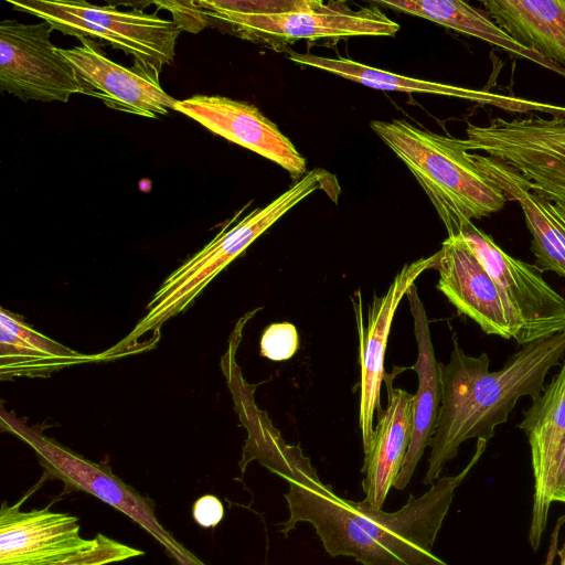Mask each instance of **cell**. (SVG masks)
<instances>
[{
    "label": "cell",
    "instance_id": "cell-1",
    "mask_svg": "<svg viewBox=\"0 0 565 565\" xmlns=\"http://www.w3.org/2000/svg\"><path fill=\"white\" fill-rule=\"evenodd\" d=\"M477 439L468 465L456 476L436 480L428 491L396 512L372 508L366 501L340 498L316 470L288 481L285 494L289 518L279 530L288 535L299 522L310 523L326 552L353 557L362 565H448L433 545L454 499L455 490L486 450Z\"/></svg>",
    "mask_w": 565,
    "mask_h": 565
},
{
    "label": "cell",
    "instance_id": "cell-2",
    "mask_svg": "<svg viewBox=\"0 0 565 565\" xmlns=\"http://www.w3.org/2000/svg\"><path fill=\"white\" fill-rule=\"evenodd\" d=\"M564 356L565 331L522 345L502 369L490 372L486 352L467 355L454 339L449 362L440 364L441 405L424 483L439 479L463 441H489L521 397L542 393L547 373Z\"/></svg>",
    "mask_w": 565,
    "mask_h": 565
},
{
    "label": "cell",
    "instance_id": "cell-3",
    "mask_svg": "<svg viewBox=\"0 0 565 565\" xmlns=\"http://www.w3.org/2000/svg\"><path fill=\"white\" fill-rule=\"evenodd\" d=\"M370 125L424 189L448 236L458 235L472 220L501 211L508 202L459 139L419 129L404 119Z\"/></svg>",
    "mask_w": 565,
    "mask_h": 565
},
{
    "label": "cell",
    "instance_id": "cell-4",
    "mask_svg": "<svg viewBox=\"0 0 565 565\" xmlns=\"http://www.w3.org/2000/svg\"><path fill=\"white\" fill-rule=\"evenodd\" d=\"M203 17L236 36L280 51L298 40L338 41L353 36H392L399 24L377 7L351 8L344 1L201 0Z\"/></svg>",
    "mask_w": 565,
    "mask_h": 565
},
{
    "label": "cell",
    "instance_id": "cell-5",
    "mask_svg": "<svg viewBox=\"0 0 565 565\" xmlns=\"http://www.w3.org/2000/svg\"><path fill=\"white\" fill-rule=\"evenodd\" d=\"M333 179L322 169L308 171L287 191L263 209L252 211L230 230H222L209 244L171 273L147 305L146 315L131 332L108 352L134 345L139 337L158 331L186 309L206 285L275 222L308 195Z\"/></svg>",
    "mask_w": 565,
    "mask_h": 565
},
{
    "label": "cell",
    "instance_id": "cell-6",
    "mask_svg": "<svg viewBox=\"0 0 565 565\" xmlns=\"http://www.w3.org/2000/svg\"><path fill=\"white\" fill-rule=\"evenodd\" d=\"M0 422L2 430L34 451L44 479L63 482V494L86 492L126 514L159 542L177 565H206L160 523L153 502L118 478L108 465L84 458L4 409Z\"/></svg>",
    "mask_w": 565,
    "mask_h": 565
},
{
    "label": "cell",
    "instance_id": "cell-7",
    "mask_svg": "<svg viewBox=\"0 0 565 565\" xmlns=\"http://www.w3.org/2000/svg\"><path fill=\"white\" fill-rule=\"evenodd\" d=\"M13 10L50 23L77 39H98L132 56L134 62L159 72L175 54L179 25L154 13L116 6H95L83 0H7Z\"/></svg>",
    "mask_w": 565,
    "mask_h": 565
},
{
    "label": "cell",
    "instance_id": "cell-8",
    "mask_svg": "<svg viewBox=\"0 0 565 565\" xmlns=\"http://www.w3.org/2000/svg\"><path fill=\"white\" fill-rule=\"evenodd\" d=\"M21 505L1 504L0 565H108L145 554L102 533L83 537L72 514Z\"/></svg>",
    "mask_w": 565,
    "mask_h": 565
},
{
    "label": "cell",
    "instance_id": "cell-9",
    "mask_svg": "<svg viewBox=\"0 0 565 565\" xmlns=\"http://www.w3.org/2000/svg\"><path fill=\"white\" fill-rule=\"evenodd\" d=\"M527 115L494 117L486 126L468 122L459 143L507 164L529 190L565 205V118Z\"/></svg>",
    "mask_w": 565,
    "mask_h": 565
},
{
    "label": "cell",
    "instance_id": "cell-10",
    "mask_svg": "<svg viewBox=\"0 0 565 565\" xmlns=\"http://www.w3.org/2000/svg\"><path fill=\"white\" fill-rule=\"evenodd\" d=\"M54 29L45 21L0 22V88L26 100L67 102L82 94L72 64L50 40Z\"/></svg>",
    "mask_w": 565,
    "mask_h": 565
},
{
    "label": "cell",
    "instance_id": "cell-11",
    "mask_svg": "<svg viewBox=\"0 0 565 565\" xmlns=\"http://www.w3.org/2000/svg\"><path fill=\"white\" fill-rule=\"evenodd\" d=\"M436 253V287L449 302L487 334L524 345L521 316L466 242L459 235L448 236Z\"/></svg>",
    "mask_w": 565,
    "mask_h": 565
},
{
    "label": "cell",
    "instance_id": "cell-12",
    "mask_svg": "<svg viewBox=\"0 0 565 565\" xmlns=\"http://www.w3.org/2000/svg\"><path fill=\"white\" fill-rule=\"evenodd\" d=\"M458 235L521 316L525 344L565 331V298L544 280L543 270L507 254L473 223Z\"/></svg>",
    "mask_w": 565,
    "mask_h": 565
},
{
    "label": "cell",
    "instance_id": "cell-13",
    "mask_svg": "<svg viewBox=\"0 0 565 565\" xmlns=\"http://www.w3.org/2000/svg\"><path fill=\"white\" fill-rule=\"evenodd\" d=\"M437 253L406 264L392 280L382 296H374L363 315L360 290L352 297L360 343V406L359 427L364 454L372 445L375 418L383 413L381 386L383 384L384 356L395 311L415 280L426 270L434 269Z\"/></svg>",
    "mask_w": 565,
    "mask_h": 565
},
{
    "label": "cell",
    "instance_id": "cell-14",
    "mask_svg": "<svg viewBox=\"0 0 565 565\" xmlns=\"http://www.w3.org/2000/svg\"><path fill=\"white\" fill-rule=\"evenodd\" d=\"M78 40L79 45L60 52L74 67L82 94L111 109L147 118L174 110L177 99L161 87L158 70L137 62L124 67L109 60L94 40Z\"/></svg>",
    "mask_w": 565,
    "mask_h": 565
},
{
    "label": "cell",
    "instance_id": "cell-15",
    "mask_svg": "<svg viewBox=\"0 0 565 565\" xmlns=\"http://www.w3.org/2000/svg\"><path fill=\"white\" fill-rule=\"evenodd\" d=\"M174 110L210 131L252 150L299 180L307 173L306 159L278 127L254 105L218 95H194L177 100Z\"/></svg>",
    "mask_w": 565,
    "mask_h": 565
},
{
    "label": "cell",
    "instance_id": "cell-16",
    "mask_svg": "<svg viewBox=\"0 0 565 565\" xmlns=\"http://www.w3.org/2000/svg\"><path fill=\"white\" fill-rule=\"evenodd\" d=\"M519 427L525 433L531 449L534 494L529 541L536 551L553 503L555 459L565 433V356L556 376L523 413Z\"/></svg>",
    "mask_w": 565,
    "mask_h": 565
},
{
    "label": "cell",
    "instance_id": "cell-17",
    "mask_svg": "<svg viewBox=\"0 0 565 565\" xmlns=\"http://www.w3.org/2000/svg\"><path fill=\"white\" fill-rule=\"evenodd\" d=\"M288 58L295 63L322 70L376 89L445 95L468 99L480 105H492L507 111L520 114L541 111L553 117L565 118L564 106L407 77L344 57L330 58L308 53L288 52Z\"/></svg>",
    "mask_w": 565,
    "mask_h": 565
},
{
    "label": "cell",
    "instance_id": "cell-18",
    "mask_svg": "<svg viewBox=\"0 0 565 565\" xmlns=\"http://www.w3.org/2000/svg\"><path fill=\"white\" fill-rule=\"evenodd\" d=\"M478 167L504 192L508 201L521 206L532 235L535 265L565 278V205L529 190L521 175L488 156L472 153Z\"/></svg>",
    "mask_w": 565,
    "mask_h": 565
},
{
    "label": "cell",
    "instance_id": "cell-19",
    "mask_svg": "<svg viewBox=\"0 0 565 565\" xmlns=\"http://www.w3.org/2000/svg\"><path fill=\"white\" fill-rule=\"evenodd\" d=\"M414 321L417 359L412 369L418 377L413 399V430L409 446L394 488L403 490L409 483L437 426L441 405V371L431 343L428 318L415 284L406 295Z\"/></svg>",
    "mask_w": 565,
    "mask_h": 565
},
{
    "label": "cell",
    "instance_id": "cell-20",
    "mask_svg": "<svg viewBox=\"0 0 565 565\" xmlns=\"http://www.w3.org/2000/svg\"><path fill=\"white\" fill-rule=\"evenodd\" d=\"M386 383L387 406L377 418L362 469L364 501L374 509H382L388 491L394 487L413 430L414 395Z\"/></svg>",
    "mask_w": 565,
    "mask_h": 565
},
{
    "label": "cell",
    "instance_id": "cell-21",
    "mask_svg": "<svg viewBox=\"0 0 565 565\" xmlns=\"http://www.w3.org/2000/svg\"><path fill=\"white\" fill-rule=\"evenodd\" d=\"M493 21L520 44L565 65V0H483Z\"/></svg>",
    "mask_w": 565,
    "mask_h": 565
},
{
    "label": "cell",
    "instance_id": "cell-22",
    "mask_svg": "<svg viewBox=\"0 0 565 565\" xmlns=\"http://www.w3.org/2000/svg\"><path fill=\"white\" fill-rule=\"evenodd\" d=\"M81 354L30 327L19 315L0 309V375L46 376L60 369L89 361Z\"/></svg>",
    "mask_w": 565,
    "mask_h": 565
},
{
    "label": "cell",
    "instance_id": "cell-23",
    "mask_svg": "<svg viewBox=\"0 0 565 565\" xmlns=\"http://www.w3.org/2000/svg\"><path fill=\"white\" fill-rule=\"evenodd\" d=\"M376 3L478 38L565 77L563 66L551 62L537 51L520 44L502 30L486 10L475 8L467 2L458 0H381Z\"/></svg>",
    "mask_w": 565,
    "mask_h": 565
},
{
    "label": "cell",
    "instance_id": "cell-24",
    "mask_svg": "<svg viewBox=\"0 0 565 565\" xmlns=\"http://www.w3.org/2000/svg\"><path fill=\"white\" fill-rule=\"evenodd\" d=\"M260 354L273 361L289 360L298 350L296 327L289 322L269 324L260 338Z\"/></svg>",
    "mask_w": 565,
    "mask_h": 565
},
{
    "label": "cell",
    "instance_id": "cell-25",
    "mask_svg": "<svg viewBox=\"0 0 565 565\" xmlns=\"http://www.w3.org/2000/svg\"><path fill=\"white\" fill-rule=\"evenodd\" d=\"M192 516L199 525L214 527L222 521L224 508L218 498L213 494H205L194 502Z\"/></svg>",
    "mask_w": 565,
    "mask_h": 565
},
{
    "label": "cell",
    "instance_id": "cell-26",
    "mask_svg": "<svg viewBox=\"0 0 565 565\" xmlns=\"http://www.w3.org/2000/svg\"><path fill=\"white\" fill-rule=\"evenodd\" d=\"M565 503V433L561 439L555 459L552 502Z\"/></svg>",
    "mask_w": 565,
    "mask_h": 565
},
{
    "label": "cell",
    "instance_id": "cell-27",
    "mask_svg": "<svg viewBox=\"0 0 565 565\" xmlns=\"http://www.w3.org/2000/svg\"><path fill=\"white\" fill-rule=\"evenodd\" d=\"M565 524V514L562 515L555 524V527L551 534L550 546L546 554V559L543 565H553L554 558L557 554L558 535L561 527Z\"/></svg>",
    "mask_w": 565,
    "mask_h": 565
},
{
    "label": "cell",
    "instance_id": "cell-28",
    "mask_svg": "<svg viewBox=\"0 0 565 565\" xmlns=\"http://www.w3.org/2000/svg\"><path fill=\"white\" fill-rule=\"evenodd\" d=\"M557 554H558L559 559H561V564L559 565H565V542H564L562 548L557 551Z\"/></svg>",
    "mask_w": 565,
    "mask_h": 565
}]
</instances>
